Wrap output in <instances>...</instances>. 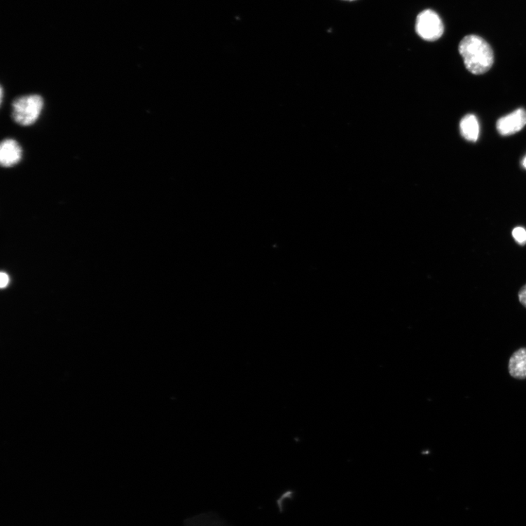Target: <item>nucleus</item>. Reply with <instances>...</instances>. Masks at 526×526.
I'll use <instances>...</instances> for the list:
<instances>
[{
  "label": "nucleus",
  "instance_id": "nucleus-3",
  "mask_svg": "<svg viewBox=\"0 0 526 526\" xmlns=\"http://www.w3.org/2000/svg\"><path fill=\"white\" fill-rule=\"evenodd\" d=\"M415 29L417 35L423 40L435 41L443 36L445 27L438 13L427 9L417 15Z\"/></svg>",
  "mask_w": 526,
  "mask_h": 526
},
{
  "label": "nucleus",
  "instance_id": "nucleus-6",
  "mask_svg": "<svg viewBox=\"0 0 526 526\" xmlns=\"http://www.w3.org/2000/svg\"><path fill=\"white\" fill-rule=\"evenodd\" d=\"M508 372L517 380L526 379V348L515 352L508 361Z\"/></svg>",
  "mask_w": 526,
  "mask_h": 526
},
{
  "label": "nucleus",
  "instance_id": "nucleus-8",
  "mask_svg": "<svg viewBox=\"0 0 526 526\" xmlns=\"http://www.w3.org/2000/svg\"><path fill=\"white\" fill-rule=\"evenodd\" d=\"M513 236L518 244L521 246L526 244V230L523 228H515L513 230Z\"/></svg>",
  "mask_w": 526,
  "mask_h": 526
},
{
  "label": "nucleus",
  "instance_id": "nucleus-9",
  "mask_svg": "<svg viewBox=\"0 0 526 526\" xmlns=\"http://www.w3.org/2000/svg\"><path fill=\"white\" fill-rule=\"evenodd\" d=\"M518 299L520 303L526 309V284L523 285L518 292Z\"/></svg>",
  "mask_w": 526,
  "mask_h": 526
},
{
  "label": "nucleus",
  "instance_id": "nucleus-7",
  "mask_svg": "<svg viewBox=\"0 0 526 526\" xmlns=\"http://www.w3.org/2000/svg\"><path fill=\"white\" fill-rule=\"evenodd\" d=\"M462 137L467 141L476 142L479 138L480 125L476 116L473 114L465 116L460 124Z\"/></svg>",
  "mask_w": 526,
  "mask_h": 526
},
{
  "label": "nucleus",
  "instance_id": "nucleus-4",
  "mask_svg": "<svg viewBox=\"0 0 526 526\" xmlns=\"http://www.w3.org/2000/svg\"><path fill=\"white\" fill-rule=\"evenodd\" d=\"M526 125V111L519 109L511 114L499 118L497 124L501 135H511L520 131Z\"/></svg>",
  "mask_w": 526,
  "mask_h": 526
},
{
  "label": "nucleus",
  "instance_id": "nucleus-10",
  "mask_svg": "<svg viewBox=\"0 0 526 526\" xmlns=\"http://www.w3.org/2000/svg\"><path fill=\"white\" fill-rule=\"evenodd\" d=\"M10 279L7 274L2 272L0 275V286L5 288L8 286Z\"/></svg>",
  "mask_w": 526,
  "mask_h": 526
},
{
  "label": "nucleus",
  "instance_id": "nucleus-2",
  "mask_svg": "<svg viewBox=\"0 0 526 526\" xmlns=\"http://www.w3.org/2000/svg\"><path fill=\"white\" fill-rule=\"evenodd\" d=\"M43 106V99L39 95L17 98L13 103V120L22 126L32 125L39 120Z\"/></svg>",
  "mask_w": 526,
  "mask_h": 526
},
{
  "label": "nucleus",
  "instance_id": "nucleus-1",
  "mask_svg": "<svg viewBox=\"0 0 526 526\" xmlns=\"http://www.w3.org/2000/svg\"><path fill=\"white\" fill-rule=\"evenodd\" d=\"M466 69L474 75L487 73L494 62V50L483 38L476 35L464 37L458 46Z\"/></svg>",
  "mask_w": 526,
  "mask_h": 526
},
{
  "label": "nucleus",
  "instance_id": "nucleus-5",
  "mask_svg": "<svg viewBox=\"0 0 526 526\" xmlns=\"http://www.w3.org/2000/svg\"><path fill=\"white\" fill-rule=\"evenodd\" d=\"M22 158V149L13 139L4 140L0 146V162L3 167H11L18 164Z\"/></svg>",
  "mask_w": 526,
  "mask_h": 526
},
{
  "label": "nucleus",
  "instance_id": "nucleus-11",
  "mask_svg": "<svg viewBox=\"0 0 526 526\" xmlns=\"http://www.w3.org/2000/svg\"><path fill=\"white\" fill-rule=\"evenodd\" d=\"M522 165L523 166L525 169H526V157L523 159L522 162Z\"/></svg>",
  "mask_w": 526,
  "mask_h": 526
},
{
  "label": "nucleus",
  "instance_id": "nucleus-12",
  "mask_svg": "<svg viewBox=\"0 0 526 526\" xmlns=\"http://www.w3.org/2000/svg\"><path fill=\"white\" fill-rule=\"evenodd\" d=\"M343 1L352 2V1H355V0H343Z\"/></svg>",
  "mask_w": 526,
  "mask_h": 526
}]
</instances>
